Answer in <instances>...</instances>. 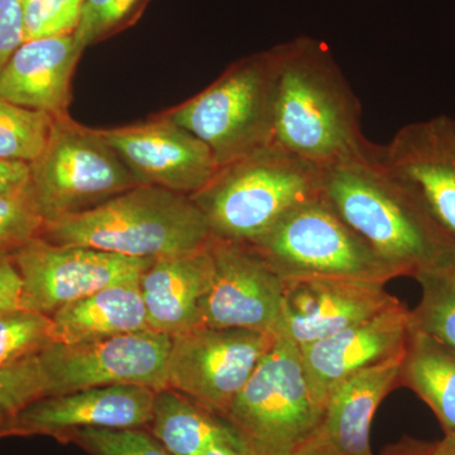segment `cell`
Returning a JSON list of instances; mask_svg holds the SVG:
<instances>
[{"instance_id": "cell-1", "label": "cell", "mask_w": 455, "mask_h": 455, "mask_svg": "<svg viewBox=\"0 0 455 455\" xmlns=\"http://www.w3.org/2000/svg\"><path fill=\"white\" fill-rule=\"evenodd\" d=\"M275 52L272 146L323 171L379 151L362 133L361 104L324 42L300 36Z\"/></svg>"}, {"instance_id": "cell-2", "label": "cell", "mask_w": 455, "mask_h": 455, "mask_svg": "<svg viewBox=\"0 0 455 455\" xmlns=\"http://www.w3.org/2000/svg\"><path fill=\"white\" fill-rule=\"evenodd\" d=\"M323 196L350 228L403 276L442 259L455 247L421 197L376 154L323 172Z\"/></svg>"}, {"instance_id": "cell-3", "label": "cell", "mask_w": 455, "mask_h": 455, "mask_svg": "<svg viewBox=\"0 0 455 455\" xmlns=\"http://www.w3.org/2000/svg\"><path fill=\"white\" fill-rule=\"evenodd\" d=\"M41 238L132 259H158L204 250L212 235L205 215L190 196L139 185L88 211L46 221Z\"/></svg>"}, {"instance_id": "cell-4", "label": "cell", "mask_w": 455, "mask_h": 455, "mask_svg": "<svg viewBox=\"0 0 455 455\" xmlns=\"http://www.w3.org/2000/svg\"><path fill=\"white\" fill-rule=\"evenodd\" d=\"M323 172L269 146L221 167L208 187L190 197L214 238L251 244L287 212L322 196Z\"/></svg>"}, {"instance_id": "cell-5", "label": "cell", "mask_w": 455, "mask_h": 455, "mask_svg": "<svg viewBox=\"0 0 455 455\" xmlns=\"http://www.w3.org/2000/svg\"><path fill=\"white\" fill-rule=\"evenodd\" d=\"M276 52L244 59L190 100L163 114L205 143L220 167L272 146Z\"/></svg>"}, {"instance_id": "cell-6", "label": "cell", "mask_w": 455, "mask_h": 455, "mask_svg": "<svg viewBox=\"0 0 455 455\" xmlns=\"http://www.w3.org/2000/svg\"><path fill=\"white\" fill-rule=\"evenodd\" d=\"M300 348L283 333L253 371L224 420L248 455H287L322 425Z\"/></svg>"}, {"instance_id": "cell-7", "label": "cell", "mask_w": 455, "mask_h": 455, "mask_svg": "<svg viewBox=\"0 0 455 455\" xmlns=\"http://www.w3.org/2000/svg\"><path fill=\"white\" fill-rule=\"evenodd\" d=\"M248 245L283 280L331 277L387 283L403 276L341 220L323 193L287 212Z\"/></svg>"}, {"instance_id": "cell-8", "label": "cell", "mask_w": 455, "mask_h": 455, "mask_svg": "<svg viewBox=\"0 0 455 455\" xmlns=\"http://www.w3.org/2000/svg\"><path fill=\"white\" fill-rule=\"evenodd\" d=\"M29 167L46 221L88 211L140 185L98 130L70 116L55 118L46 147Z\"/></svg>"}, {"instance_id": "cell-9", "label": "cell", "mask_w": 455, "mask_h": 455, "mask_svg": "<svg viewBox=\"0 0 455 455\" xmlns=\"http://www.w3.org/2000/svg\"><path fill=\"white\" fill-rule=\"evenodd\" d=\"M276 334L199 326L171 338L167 386L226 419Z\"/></svg>"}, {"instance_id": "cell-10", "label": "cell", "mask_w": 455, "mask_h": 455, "mask_svg": "<svg viewBox=\"0 0 455 455\" xmlns=\"http://www.w3.org/2000/svg\"><path fill=\"white\" fill-rule=\"evenodd\" d=\"M12 259L22 280L20 309L47 316L99 290L140 278L155 260L51 243L41 236L17 251Z\"/></svg>"}, {"instance_id": "cell-11", "label": "cell", "mask_w": 455, "mask_h": 455, "mask_svg": "<svg viewBox=\"0 0 455 455\" xmlns=\"http://www.w3.org/2000/svg\"><path fill=\"white\" fill-rule=\"evenodd\" d=\"M171 338L152 331L84 343L51 344L40 353L49 396L104 386H167Z\"/></svg>"}, {"instance_id": "cell-12", "label": "cell", "mask_w": 455, "mask_h": 455, "mask_svg": "<svg viewBox=\"0 0 455 455\" xmlns=\"http://www.w3.org/2000/svg\"><path fill=\"white\" fill-rule=\"evenodd\" d=\"M211 287L202 304V325L276 334L283 278L251 245L212 236Z\"/></svg>"}, {"instance_id": "cell-13", "label": "cell", "mask_w": 455, "mask_h": 455, "mask_svg": "<svg viewBox=\"0 0 455 455\" xmlns=\"http://www.w3.org/2000/svg\"><path fill=\"white\" fill-rule=\"evenodd\" d=\"M140 185L193 196L220 172L209 147L161 116L142 124L98 130Z\"/></svg>"}, {"instance_id": "cell-14", "label": "cell", "mask_w": 455, "mask_h": 455, "mask_svg": "<svg viewBox=\"0 0 455 455\" xmlns=\"http://www.w3.org/2000/svg\"><path fill=\"white\" fill-rule=\"evenodd\" d=\"M400 302L383 283L331 277L287 278L283 280L277 333L286 335L301 348Z\"/></svg>"}, {"instance_id": "cell-15", "label": "cell", "mask_w": 455, "mask_h": 455, "mask_svg": "<svg viewBox=\"0 0 455 455\" xmlns=\"http://www.w3.org/2000/svg\"><path fill=\"white\" fill-rule=\"evenodd\" d=\"M156 390L104 386L42 397L23 410L12 436L44 435L62 442L80 429L148 427Z\"/></svg>"}, {"instance_id": "cell-16", "label": "cell", "mask_w": 455, "mask_h": 455, "mask_svg": "<svg viewBox=\"0 0 455 455\" xmlns=\"http://www.w3.org/2000/svg\"><path fill=\"white\" fill-rule=\"evenodd\" d=\"M382 161L455 238V119L410 123L382 147Z\"/></svg>"}, {"instance_id": "cell-17", "label": "cell", "mask_w": 455, "mask_h": 455, "mask_svg": "<svg viewBox=\"0 0 455 455\" xmlns=\"http://www.w3.org/2000/svg\"><path fill=\"white\" fill-rule=\"evenodd\" d=\"M410 310L403 302L325 339L301 347L307 379L325 407L329 394L344 379L382 362L405 355Z\"/></svg>"}, {"instance_id": "cell-18", "label": "cell", "mask_w": 455, "mask_h": 455, "mask_svg": "<svg viewBox=\"0 0 455 455\" xmlns=\"http://www.w3.org/2000/svg\"><path fill=\"white\" fill-rule=\"evenodd\" d=\"M83 51L75 35L23 42L0 71V98L55 118L70 116L71 80Z\"/></svg>"}, {"instance_id": "cell-19", "label": "cell", "mask_w": 455, "mask_h": 455, "mask_svg": "<svg viewBox=\"0 0 455 455\" xmlns=\"http://www.w3.org/2000/svg\"><path fill=\"white\" fill-rule=\"evenodd\" d=\"M212 275L209 245L196 252L155 259L140 278L149 331L172 338L203 326L202 304Z\"/></svg>"}, {"instance_id": "cell-20", "label": "cell", "mask_w": 455, "mask_h": 455, "mask_svg": "<svg viewBox=\"0 0 455 455\" xmlns=\"http://www.w3.org/2000/svg\"><path fill=\"white\" fill-rule=\"evenodd\" d=\"M403 357L353 374L329 394L319 434L335 453L374 455L371 427L382 401L400 386Z\"/></svg>"}, {"instance_id": "cell-21", "label": "cell", "mask_w": 455, "mask_h": 455, "mask_svg": "<svg viewBox=\"0 0 455 455\" xmlns=\"http://www.w3.org/2000/svg\"><path fill=\"white\" fill-rule=\"evenodd\" d=\"M55 343L74 344L149 331L140 278L71 302L51 316Z\"/></svg>"}, {"instance_id": "cell-22", "label": "cell", "mask_w": 455, "mask_h": 455, "mask_svg": "<svg viewBox=\"0 0 455 455\" xmlns=\"http://www.w3.org/2000/svg\"><path fill=\"white\" fill-rule=\"evenodd\" d=\"M147 429L173 455H203L220 444L243 447L224 419L170 387L156 391Z\"/></svg>"}, {"instance_id": "cell-23", "label": "cell", "mask_w": 455, "mask_h": 455, "mask_svg": "<svg viewBox=\"0 0 455 455\" xmlns=\"http://www.w3.org/2000/svg\"><path fill=\"white\" fill-rule=\"evenodd\" d=\"M400 386L430 407L445 435L455 433V349L410 329Z\"/></svg>"}, {"instance_id": "cell-24", "label": "cell", "mask_w": 455, "mask_h": 455, "mask_svg": "<svg viewBox=\"0 0 455 455\" xmlns=\"http://www.w3.org/2000/svg\"><path fill=\"white\" fill-rule=\"evenodd\" d=\"M412 277L420 284L421 300L410 310V329L455 349V247Z\"/></svg>"}, {"instance_id": "cell-25", "label": "cell", "mask_w": 455, "mask_h": 455, "mask_svg": "<svg viewBox=\"0 0 455 455\" xmlns=\"http://www.w3.org/2000/svg\"><path fill=\"white\" fill-rule=\"evenodd\" d=\"M55 116L0 98V160L32 164L42 154Z\"/></svg>"}, {"instance_id": "cell-26", "label": "cell", "mask_w": 455, "mask_h": 455, "mask_svg": "<svg viewBox=\"0 0 455 455\" xmlns=\"http://www.w3.org/2000/svg\"><path fill=\"white\" fill-rule=\"evenodd\" d=\"M49 394L40 355L0 370V438L12 436L23 410Z\"/></svg>"}, {"instance_id": "cell-27", "label": "cell", "mask_w": 455, "mask_h": 455, "mask_svg": "<svg viewBox=\"0 0 455 455\" xmlns=\"http://www.w3.org/2000/svg\"><path fill=\"white\" fill-rule=\"evenodd\" d=\"M53 343L51 316L23 309L0 313V370L35 357Z\"/></svg>"}, {"instance_id": "cell-28", "label": "cell", "mask_w": 455, "mask_h": 455, "mask_svg": "<svg viewBox=\"0 0 455 455\" xmlns=\"http://www.w3.org/2000/svg\"><path fill=\"white\" fill-rule=\"evenodd\" d=\"M44 224L31 180L25 187L0 196V257H12L41 236Z\"/></svg>"}, {"instance_id": "cell-29", "label": "cell", "mask_w": 455, "mask_h": 455, "mask_svg": "<svg viewBox=\"0 0 455 455\" xmlns=\"http://www.w3.org/2000/svg\"><path fill=\"white\" fill-rule=\"evenodd\" d=\"M70 442L89 455H173L145 427L75 430L62 439Z\"/></svg>"}, {"instance_id": "cell-30", "label": "cell", "mask_w": 455, "mask_h": 455, "mask_svg": "<svg viewBox=\"0 0 455 455\" xmlns=\"http://www.w3.org/2000/svg\"><path fill=\"white\" fill-rule=\"evenodd\" d=\"M148 0H84L82 20L75 32L84 50L130 26Z\"/></svg>"}, {"instance_id": "cell-31", "label": "cell", "mask_w": 455, "mask_h": 455, "mask_svg": "<svg viewBox=\"0 0 455 455\" xmlns=\"http://www.w3.org/2000/svg\"><path fill=\"white\" fill-rule=\"evenodd\" d=\"M84 0H22L25 41L75 35Z\"/></svg>"}, {"instance_id": "cell-32", "label": "cell", "mask_w": 455, "mask_h": 455, "mask_svg": "<svg viewBox=\"0 0 455 455\" xmlns=\"http://www.w3.org/2000/svg\"><path fill=\"white\" fill-rule=\"evenodd\" d=\"M23 42L22 0H0V71Z\"/></svg>"}, {"instance_id": "cell-33", "label": "cell", "mask_w": 455, "mask_h": 455, "mask_svg": "<svg viewBox=\"0 0 455 455\" xmlns=\"http://www.w3.org/2000/svg\"><path fill=\"white\" fill-rule=\"evenodd\" d=\"M22 280L12 257H0V313L20 309Z\"/></svg>"}, {"instance_id": "cell-34", "label": "cell", "mask_w": 455, "mask_h": 455, "mask_svg": "<svg viewBox=\"0 0 455 455\" xmlns=\"http://www.w3.org/2000/svg\"><path fill=\"white\" fill-rule=\"evenodd\" d=\"M31 180V167L22 161L0 160V196L25 187Z\"/></svg>"}, {"instance_id": "cell-35", "label": "cell", "mask_w": 455, "mask_h": 455, "mask_svg": "<svg viewBox=\"0 0 455 455\" xmlns=\"http://www.w3.org/2000/svg\"><path fill=\"white\" fill-rule=\"evenodd\" d=\"M434 444L405 435L383 449L381 455H434Z\"/></svg>"}, {"instance_id": "cell-36", "label": "cell", "mask_w": 455, "mask_h": 455, "mask_svg": "<svg viewBox=\"0 0 455 455\" xmlns=\"http://www.w3.org/2000/svg\"><path fill=\"white\" fill-rule=\"evenodd\" d=\"M287 455H338L333 449L326 444L319 434V430L311 438L305 440Z\"/></svg>"}, {"instance_id": "cell-37", "label": "cell", "mask_w": 455, "mask_h": 455, "mask_svg": "<svg viewBox=\"0 0 455 455\" xmlns=\"http://www.w3.org/2000/svg\"><path fill=\"white\" fill-rule=\"evenodd\" d=\"M434 455H455V433L444 435L434 444Z\"/></svg>"}, {"instance_id": "cell-38", "label": "cell", "mask_w": 455, "mask_h": 455, "mask_svg": "<svg viewBox=\"0 0 455 455\" xmlns=\"http://www.w3.org/2000/svg\"><path fill=\"white\" fill-rule=\"evenodd\" d=\"M203 455H248L243 447L232 444L214 445Z\"/></svg>"}]
</instances>
